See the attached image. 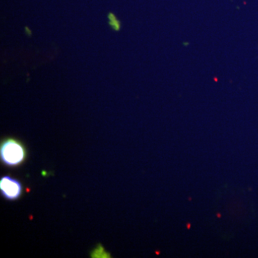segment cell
Masks as SVG:
<instances>
[{
	"instance_id": "cell-1",
	"label": "cell",
	"mask_w": 258,
	"mask_h": 258,
	"mask_svg": "<svg viewBox=\"0 0 258 258\" xmlns=\"http://www.w3.org/2000/svg\"><path fill=\"white\" fill-rule=\"evenodd\" d=\"M27 152L23 144L13 138L5 139L0 147V157L3 164L11 167L20 165L25 161Z\"/></svg>"
},
{
	"instance_id": "cell-2",
	"label": "cell",
	"mask_w": 258,
	"mask_h": 258,
	"mask_svg": "<svg viewBox=\"0 0 258 258\" xmlns=\"http://www.w3.org/2000/svg\"><path fill=\"white\" fill-rule=\"evenodd\" d=\"M0 190L5 199L15 200L21 196L23 186L18 180L10 176H5L0 180Z\"/></svg>"
},
{
	"instance_id": "cell-3",
	"label": "cell",
	"mask_w": 258,
	"mask_h": 258,
	"mask_svg": "<svg viewBox=\"0 0 258 258\" xmlns=\"http://www.w3.org/2000/svg\"><path fill=\"white\" fill-rule=\"evenodd\" d=\"M109 254L107 253L104 248L101 245H98L91 253L92 257H110Z\"/></svg>"
}]
</instances>
